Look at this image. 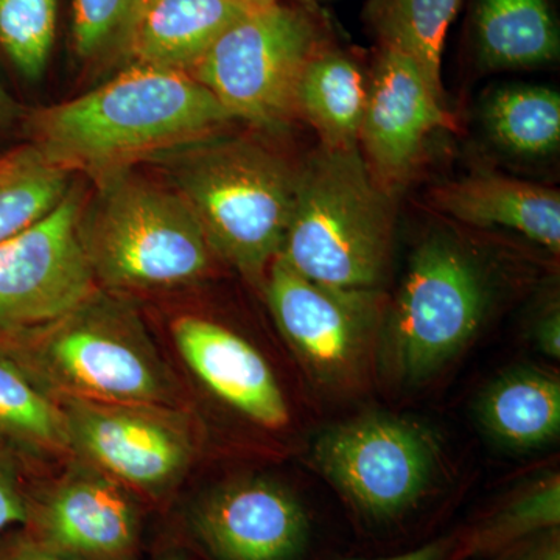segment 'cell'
Returning <instances> with one entry per match:
<instances>
[{
    "mask_svg": "<svg viewBox=\"0 0 560 560\" xmlns=\"http://www.w3.org/2000/svg\"><path fill=\"white\" fill-rule=\"evenodd\" d=\"M232 120L189 73L136 62L97 90L35 110L27 127L47 161L102 184L213 138Z\"/></svg>",
    "mask_w": 560,
    "mask_h": 560,
    "instance_id": "obj_1",
    "label": "cell"
},
{
    "mask_svg": "<svg viewBox=\"0 0 560 560\" xmlns=\"http://www.w3.org/2000/svg\"><path fill=\"white\" fill-rule=\"evenodd\" d=\"M393 228V198L374 183L360 150L320 145L298 168L279 257L320 285L377 291Z\"/></svg>",
    "mask_w": 560,
    "mask_h": 560,
    "instance_id": "obj_2",
    "label": "cell"
},
{
    "mask_svg": "<svg viewBox=\"0 0 560 560\" xmlns=\"http://www.w3.org/2000/svg\"><path fill=\"white\" fill-rule=\"evenodd\" d=\"M0 359L61 399L172 404L167 371L142 324L98 291L54 323L0 338Z\"/></svg>",
    "mask_w": 560,
    "mask_h": 560,
    "instance_id": "obj_3",
    "label": "cell"
},
{
    "mask_svg": "<svg viewBox=\"0 0 560 560\" xmlns=\"http://www.w3.org/2000/svg\"><path fill=\"white\" fill-rule=\"evenodd\" d=\"M173 176L213 254L264 285L282 248L298 168L253 140L210 138L180 151Z\"/></svg>",
    "mask_w": 560,
    "mask_h": 560,
    "instance_id": "obj_4",
    "label": "cell"
},
{
    "mask_svg": "<svg viewBox=\"0 0 560 560\" xmlns=\"http://www.w3.org/2000/svg\"><path fill=\"white\" fill-rule=\"evenodd\" d=\"M80 219V241L97 282L110 289H175L201 279L215 254L176 191L128 173L98 184Z\"/></svg>",
    "mask_w": 560,
    "mask_h": 560,
    "instance_id": "obj_5",
    "label": "cell"
},
{
    "mask_svg": "<svg viewBox=\"0 0 560 560\" xmlns=\"http://www.w3.org/2000/svg\"><path fill=\"white\" fill-rule=\"evenodd\" d=\"M326 46L318 14L275 0L228 28L189 75L234 120L276 128L298 116L302 72Z\"/></svg>",
    "mask_w": 560,
    "mask_h": 560,
    "instance_id": "obj_6",
    "label": "cell"
},
{
    "mask_svg": "<svg viewBox=\"0 0 560 560\" xmlns=\"http://www.w3.org/2000/svg\"><path fill=\"white\" fill-rule=\"evenodd\" d=\"M489 300L488 276L471 250L451 235L425 238L386 324L390 370L405 382L430 377L474 338Z\"/></svg>",
    "mask_w": 560,
    "mask_h": 560,
    "instance_id": "obj_7",
    "label": "cell"
},
{
    "mask_svg": "<svg viewBox=\"0 0 560 560\" xmlns=\"http://www.w3.org/2000/svg\"><path fill=\"white\" fill-rule=\"evenodd\" d=\"M315 463L368 517L390 521L429 488L436 445L416 423L371 416L335 427L315 444Z\"/></svg>",
    "mask_w": 560,
    "mask_h": 560,
    "instance_id": "obj_8",
    "label": "cell"
},
{
    "mask_svg": "<svg viewBox=\"0 0 560 560\" xmlns=\"http://www.w3.org/2000/svg\"><path fill=\"white\" fill-rule=\"evenodd\" d=\"M83 208L70 189L49 215L0 245V338L54 323L97 293L80 241Z\"/></svg>",
    "mask_w": 560,
    "mask_h": 560,
    "instance_id": "obj_9",
    "label": "cell"
},
{
    "mask_svg": "<svg viewBox=\"0 0 560 560\" xmlns=\"http://www.w3.org/2000/svg\"><path fill=\"white\" fill-rule=\"evenodd\" d=\"M72 451L119 485L162 493L186 474L194 442L167 407L61 399Z\"/></svg>",
    "mask_w": 560,
    "mask_h": 560,
    "instance_id": "obj_10",
    "label": "cell"
},
{
    "mask_svg": "<svg viewBox=\"0 0 560 560\" xmlns=\"http://www.w3.org/2000/svg\"><path fill=\"white\" fill-rule=\"evenodd\" d=\"M444 95L431 86L418 62L381 47L361 121L359 150L374 183L393 198L411 178L430 136L453 130Z\"/></svg>",
    "mask_w": 560,
    "mask_h": 560,
    "instance_id": "obj_11",
    "label": "cell"
},
{
    "mask_svg": "<svg viewBox=\"0 0 560 560\" xmlns=\"http://www.w3.org/2000/svg\"><path fill=\"white\" fill-rule=\"evenodd\" d=\"M264 285L280 331L316 377L340 382L355 372L374 330L377 291L320 285L279 256Z\"/></svg>",
    "mask_w": 560,
    "mask_h": 560,
    "instance_id": "obj_12",
    "label": "cell"
},
{
    "mask_svg": "<svg viewBox=\"0 0 560 560\" xmlns=\"http://www.w3.org/2000/svg\"><path fill=\"white\" fill-rule=\"evenodd\" d=\"M25 530L40 545L80 560H135L139 517L119 482L95 467L70 470L43 500L28 501Z\"/></svg>",
    "mask_w": 560,
    "mask_h": 560,
    "instance_id": "obj_13",
    "label": "cell"
},
{
    "mask_svg": "<svg viewBox=\"0 0 560 560\" xmlns=\"http://www.w3.org/2000/svg\"><path fill=\"white\" fill-rule=\"evenodd\" d=\"M191 522L217 560H300L311 536L301 501L278 482L259 478L210 493Z\"/></svg>",
    "mask_w": 560,
    "mask_h": 560,
    "instance_id": "obj_14",
    "label": "cell"
},
{
    "mask_svg": "<svg viewBox=\"0 0 560 560\" xmlns=\"http://www.w3.org/2000/svg\"><path fill=\"white\" fill-rule=\"evenodd\" d=\"M173 340L194 374L219 399L265 429L289 422V407L270 364L234 331L187 315L175 319Z\"/></svg>",
    "mask_w": 560,
    "mask_h": 560,
    "instance_id": "obj_15",
    "label": "cell"
},
{
    "mask_svg": "<svg viewBox=\"0 0 560 560\" xmlns=\"http://www.w3.org/2000/svg\"><path fill=\"white\" fill-rule=\"evenodd\" d=\"M275 0H145L130 50L139 65L189 73L228 28Z\"/></svg>",
    "mask_w": 560,
    "mask_h": 560,
    "instance_id": "obj_16",
    "label": "cell"
},
{
    "mask_svg": "<svg viewBox=\"0 0 560 560\" xmlns=\"http://www.w3.org/2000/svg\"><path fill=\"white\" fill-rule=\"evenodd\" d=\"M434 202L452 219L478 228H503L559 253L560 194L551 187L493 173L442 186Z\"/></svg>",
    "mask_w": 560,
    "mask_h": 560,
    "instance_id": "obj_17",
    "label": "cell"
},
{
    "mask_svg": "<svg viewBox=\"0 0 560 560\" xmlns=\"http://www.w3.org/2000/svg\"><path fill=\"white\" fill-rule=\"evenodd\" d=\"M475 49L486 69H528L558 60L560 33L548 0H475Z\"/></svg>",
    "mask_w": 560,
    "mask_h": 560,
    "instance_id": "obj_18",
    "label": "cell"
},
{
    "mask_svg": "<svg viewBox=\"0 0 560 560\" xmlns=\"http://www.w3.org/2000/svg\"><path fill=\"white\" fill-rule=\"evenodd\" d=\"M366 101L368 81L359 62L329 44L308 61L298 84V114L329 149H359Z\"/></svg>",
    "mask_w": 560,
    "mask_h": 560,
    "instance_id": "obj_19",
    "label": "cell"
},
{
    "mask_svg": "<svg viewBox=\"0 0 560 560\" xmlns=\"http://www.w3.org/2000/svg\"><path fill=\"white\" fill-rule=\"evenodd\" d=\"M478 415L493 440L517 448L541 447L558 438L560 385L539 370H515L482 393Z\"/></svg>",
    "mask_w": 560,
    "mask_h": 560,
    "instance_id": "obj_20",
    "label": "cell"
},
{
    "mask_svg": "<svg viewBox=\"0 0 560 560\" xmlns=\"http://www.w3.org/2000/svg\"><path fill=\"white\" fill-rule=\"evenodd\" d=\"M460 0H368V24L381 47L411 57L431 86L444 95L442 54Z\"/></svg>",
    "mask_w": 560,
    "mask_h": 560,
    "instance_id": "obj_21",
    "label": "cell"
},
{
    "mask_svg": "<svg viewBox=\"0 0 560 560\" xmlns=\"http://www.w3.org/2000/svg\"><path fill=\"white\" fill-rule=\"evenodd\" d=\"M489 138L515 156H548L560 143V95L545 86L503 88L482 108Z\"/></svg>",
    "mask_w": 560,
    "mask_h": 560,
    "instance_id": "obj_22",
    "label": "cell"
},
{
    "mask_svg": "<svg viewBox=\"0 0 560 560\" xmlns=\"http://www.w3.org/2000/svg\"><path fill=\"white\" fill-rule=\"evenodd\" d=\"M69 176L33 145L5 154L0 165V245L49 215L69 194Z\"/></svg>",
    "mask_w": 560,
    "mask_h": 560,
    "instance_id": "obj_23",
    "label": "cell"
},
{
    "mask_svg": "<svg viewBox=\"0 0 560 560\" xmlns=\"http://www.w3.org/2000/svg\"><path fill=\"white\" fill-rule=\"evenodd\" d=\"M0 441L38 453L72 451L60 405L3 359H0Z\"/></svg>",
    "mask_w": 560,
    "mask_h": 560,
    "instance_id": "obj_24",
    "label": "cell"
},
{
    "mask_svg": "<svg viewBox=\"0 0 560 560\" xmlns=\"http://www.w3.org/2000/svg\"><path fill=\"white\" fill-rule=\"evenodd\" d=\"M57 14L58 0H0V46L27 79L46 69Z\"/></svg>",
    "mask_w": 560,
    "mask_h": 560,
    "instance_id": "obj_25",
    "label": "cell"
},
{
    "mask_svg": "<svg viewBox=\"0 0 560 560\" xmlns=\"http://www.w3.org/2000/svg\"><path fill=\"white\" fill-rule=\"evenodd\" d=\"M560 523L559 475L541 480L511 500L482 523L471 539V551L489 552L514 541L558 529Z\"/></svg>",
    "mask_w": 560,
    "mask_h": 560,
    "instance_id": "obj_26",
    "label": "cell"
},
{
    "mask_svg": "<svg viewBox=\"0 0 560 560\" xmlns=\"http://www.w3.org/2000/svg\"><path fill=\"white\" fill-rule=\"evenodd\" d=\"M145 0H73V40L84 60L130 49Z\"/></svg>",
    "mask_w": 560,
    "mask_h": 560,
    "instance_id": "obj_27",
    "label": "cell"
},
{
    "mask_svg": "<svg viewBox=\"0 0 560 560\" xmlns=\"http://www.w3.org/2000/svg\"><path fill=\"white\" fill-rule=\"evenodd\" d=\"M27 518L28 500L13 475L0 463V536L14 526L25 525Z\"/></svg>",
    "mask_w": 560,
    "mask_h": 560,
    "instance_id": "obj_28",
    "label": "cell"
},
{
    "mask_svg": "<svg viewBox=\"0 0 560 560\" xmlns=\"http://www.w3.org/2000/svg\"><path fill=\"white\" fill-rule=\"evenodd\" d=\"M0 560H80L49 550L27 530L0 536Z\"/></svg>",
    "mask_w": 560,
    "mask_h": 560,
    "instance_id": "obj_29",
    "label": "cell"
},
{
    "mask_svg": "<svg viewBox=\"0 0 560 560\" xmlns=\"http://www.w3.org/2000/svg\"><path fill=\"white\" fill-rule=\"evenodd\" d=\"M534 340L537 348L551 357L559 360L560 357V312L558 305H551L540 319L537 320L536 329H534Z\"/></svg>",
    "mask_w": 560,
    "mask_h": 560,
    "instance_id": "obj_30",
    "label": "cell"
},
{
    "mask_svg": "<svg viewBox=\"0 0 560 560\" xmlns=\"http://www.w3.org/2000/svg\"><path fill=\"white\" fill-rule=\"evenodd\" d=\"M506 560H560L558 530H548L547 536L530 544L525 550L515 552Z\"/></svg>",
    "mask_w": 560,
    "mask_h": 560,
    "instance_id": "obj_31",
    "label": "cell"
},
{
    "mask_svg": "<svg viewBox=\"0 0 560 560\" xmlns=\"http://www.w3.org/2000/svg\"><path fill=\"white\" fill-rule=\"evenodd\" d=\"M448 551H451V541L438 540L416 548V550L401 552V555L397 556H389V558L352 560H445Z\"/></svg>",
    "mask_w": 560,
    "mask_h": 560,
    "instance_id": "obj_32",
    "label": "cell"
},
{
    "mask_svg": "<svg viewBox=\"0 0 560 560\" xmlns=\"http://www.w3.org/2000/svg\"><path fill=\"white\" fill-rule=\"evenodd\" d=\"M14 110H16V105H14L10 95L7 94V91L0 84V125L11 119L14 116Z\"/></svg>",
    "mask_w": 560,
    "mask_h": 560,
    "instance_id": "obj_33",
    "label": "cell"
},
{
    "mask_svg": "<svg viewBox=\"0 0 560 560\" xmlns=\"http://www.w3.org/2000/svg\"><path fill=\"white\" fill-rule=\"evenodd\" d=\"M162 560H186V559L180 558V556H168V558H164Z\"/></svg>",
    "mask_w": 560,
    "mask_h": 560,
    "instance_id": "obj_34",
    "label": "cell"
},
{
    "mask_svg": "<svg viewBox=\"0 0 560 560\" xmlns=\"http://www.w3.org/2000/svg\"><path fill=\"white\" fill-rule=\"evenodd\" d=\"M2 164H3V156L0 158V165H2Z\"/></svg>",
    "mask_w": 560,
    "mask_h": 560,
    "instance_id": "obj_35",
    "label": "cell"
}]
</instances>
